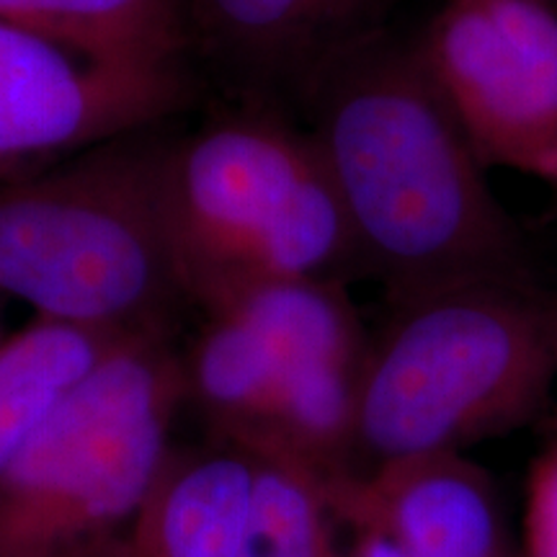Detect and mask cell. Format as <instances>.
Returning <instances> with one entry per match:
<instances>
[{"label":"cell","mask_w":557,"mask_h":557,"mask_svg":"<svg viewBox=\"0 0 557 557\" xmlns=\"http://www.w3.org/2000/svg\"><path fill=\"white\" fill-rule=\"evenodd\" d=\"M308 135L331 173L361 274L389 299L534 278L517 222L416 47L348 37L302 75Z\"/></svg>","instance_id":"6da1fadb"},{"label":"cell","mask_w":557,"mask_h":557,"mask_svg":"<svg viewBox=\"0 0 557 557\" xmlns=\"http://www.w3.org/2000/svg\"><path fill=\"white\" fill-rule=\"evenodd\" d=\"M176 139L152 127L0 184V295L34 318L135 336L186 295L171 207Z\"/></svg>","instance_id":"7a4b0ae2"},{"label":"cell","mask_w":557,"mask_h":557,"mask_svg":"<svg viewBox=\"0 0 557 557\" xmlns=\"http://www.w3.org/2000/svg\"><path fill=\"white\" fill-rule=\"evenodd\" d=\"M557 377V302L534 278H480L389 299L369 338L357 475L465 455L545 408Z\"/></svg>","instance_id":"3957f363"},{"label":"cell","mask_w":557,"mask_h":557,"mask_svg":"<svg viewBox=\"0 0 557 557\" xmlns=\"http://www.w3.org/2000/svg\"><path fill=\"white\" fill-rule=\"evenodd\" d=\"M171 207L186 295L205 312L263 284L361 274L315 143L271 116H222L176 139Z\"/></svg>","instance_id":"277c9868"},{"label":"cell","mask_w":557,"mask_h":557,"mask_svg":"<svg viewBox=\"0 0 557 557\" xmlns=\"http://www.w3.org/2000/svg\"><path fill=\"white\" fill-rule=\"evenodd\" d=\"M186 406L169 331L124 338L0 478V557H103L169 462Z\"/></svg>","instance_id":"5b68a950"},{"label":"cell","mask_w":557,"mask_h":557,"mask_svg":"<svg viewBox=\"0 0 557 557\" xmlns=\"http://www.w3.org/2000/svg\"><path fill=\"white\" fill-rule=\"evenodd\" d=\"M418 50L485 169L557 184V13L545 0H449Z\"/></svg>","instance_id":"8992f818"},{"label":"cell","mask_w":557,"mask_h":557,"mask_svg":"<svg viewBox=\"0 0 557 557\" xmlns=\"http://www.w3.org/2000/svg\"><path fill=\"white\" fill-rule=\"evenodd\" d=\"M235 312L276 364V413L267 447L325 483L357 472V421L369 336L344 282L295 278L240 292L212 312Z\"/></svg>","instance_id":"52a82bcc"},{"label":"cell","mask_w":557,"mask_h":557,"mask_svg":"<svg viewBox=\"0 0 557 557\" xmlns=\"http://www.w3.org/2000/svg\"><path fill=\"white\" fill-rule=\"evenodd\" d=\"M178 67H120L0 24V176L156 127L184 101Z\"/></svg>","instance_id":"ba28073f"},{"label":"cell","mask_w":557,"mask_h":557,"mask_svg":"<svg viewBox=\"0 0 557 557\" xmlns=\"http://www.w3.org/2000/svg\"><path fill=\"white\" fill-rule=\"evenodd\" d=\"M346 557H521L493 478L426 455L325 483Z\"/></svg>","instance_id":"9c48e42d"},{"label":"cell","mask_w":557,"mask_h":557,"mask_svg":"<svg viewBox=\"0 0 557 557\" xmlns=\"http://www.w3.org/2000/svg\"><path fill=\"white\" fill-rule=\"evenodd\" d=\"M256 472V451L227 438L173 447L150 496L103 557H240Z\"/></svg>","instance_id":"30bf717a"},{"label":"cell","mask_w":557,"mask_h":557,"mask_svg":"<svg viewBox=\"0 0 557 557\" xmlns=\"http://www.w3.org/2000/svg\"><path fill=\"white\" fill-rule=\"evenodd\" d=\"M124 338L129 336L34 318L0 341V478L60 403Z\"/></svg>","instance_id":"8fae6325"},{"label":"cell","mask_w":557,"mask_h":557,"mask_svg":"<svg viewBox=\"0 0 557 557\" xmlns=\"http://www.w3.org/2000/svg\"><path fill=\"white\" fill-rule=\"evenodd\" d=\"M186 403L205 416L212 436L267 447L276 413V364L269 346L235 312H207L197 341L184 351Z\"/></svg>","instance_id":"7c38bea8"},{"label":"cell","mask_w":557,"mask_h":557,"mask_svg":"<svg viewBox=\"0 0 557 557\" xmlns=\"http://www.w3.org/2000/svg\"><path fill=\"white\" fill-rule=\"evenodd\" d=\"M0 24L120 67H176L184 47L178 0H0Z\"/></svg>","instance_id":"4fadbf2b"},{"label":"cell","mask_w":557,"mask_h":557,"mask_svg":"<svg viewBox=\"0 0 557 557\" xmlns=\"http://www.w3.org/2000/svg\"><path fill=\"white\" fill-rule=\"evenodd\" d=\"M209 45L233 65L261 75H305L331 47V26L318 0H189Z\"/></svg>","instance_id":"5bb4252c"},{"label":"cell","mask_w":557,"mask_h":557,"mask_svg":"<svg viewBox=\"0 0 557 557\" xmlns=\"http://www.w3.org/2000/svg\"><path fill=\"white\" fill-rule=\"evenodd\" d=\"M253 451L259 472L240 557H346L325 480L284 451Z\"/></svg>","instance_id":"9a60e30c"},{"label":"cell","mask_w":557,"mask_h":557,"mask_svg":"<svg viewBox=\"0 0 557 557\" xmlns=\"http://www.w3.org/2000/svg\"><path fill=\"white\" fill-rule=\"evenodd\" d=\"M519 549L521 557H557V436L529 472Z\"/></svg>","instance_id":"2e32d148"},{"label":"cell","mask_w":557,"mask_h":557,"mask_svg":"<svg viewBox=\"0 0 557 557\" xmlns=\"http://www.w3.org/2000/svg\"><path fill=\"white\" fill-rule=\"evenodd\" d=\"M364 3L367 0H318L320 11H323L325 21H329L331 32H336L344 24H348V21L357 16Z\"/></svg>","instance_id":"e0dca14e"}]
</instances>
